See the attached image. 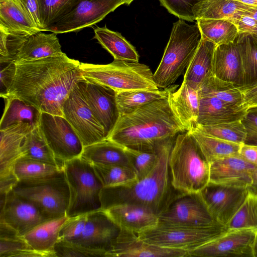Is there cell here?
Instances as JSON below:
<instances>
[{"mask_svg":"<svg viewBox=\"0 0 257 257\" xmlns=\"http://www.w3.org/2000/svg\"><path fill=\"white\" fill-rule=\"evenodd\" d=\"M16 72L7 96L17 97L42 112L63 116V105L83 77L80 62L65 53L33 61L15 62Z\"/></svg>","mask_w":257,"mask_h":257,"instance_id":"obj_1","label":"cell"},{"mask_svg":"<svg viewBox=\"0 0 257 257\" xmlns=\"http://www.w3.org/2000/svg\"><path fill=\"white\" fill-rule=\"evenodd\" d=\"M176 136L156 144L158 162L146 177L128 185L103 187L100 193L101 209L124 203L134 204L149 208L157 215L162 213L181 194L171 184L169 158Z\"/></svg>","mask_w":257,"mask_h":257,"instance_id":"obj_2","label":"cell"},{"mask_svg":"<svg viewBox=\"0 0 257 257\" xmlns=\"http://www.w3.org/2000/svg\"><path fill=\"white\" fill-rule=\"evenodd\" d=\"M185 132L168 97L120 115L107 139L124 147L154 151L158 142Z\"/></svg>","mask_w":257,"mask_h":257,"instance_id":"obj_3","label":"cell"},{"mask_svg":"<svg viewBox=\"0 0 257 257\" xmlns=\"http://www.w3.org/2000/svg\"><path fill=\"white\" fill-rule=\"evenodd\" d=\"M169 167L172 185L180 193H199L209 182V163L189 131L176 136Z\"/></svg>","mask_w":257,"mask_h":257,"instance_id":"obj_4","label":"cell"},{"mask_svg":"<svg viewBox=\"0 0 257 257\" xmlns=\"http://www.w3.org/2000/svg\"><path fill=\"white\" fill-rule=\"evenodd\" d=\"M202 39L198 25L180 20L173 25L163 57L155 72V82L159 88L174 84L187 69Z\"/></svg>","mask_w":257,"mask_h":257,"instance_id":"obj_5","label":"cell"},{"mask_svg":"<svg viewBox=\"0 0 257 257\" xmlns=\"http://www.w3.org/2000/svg\"><path fill=\"white\" fill-rule=\"evenodd\" d=\"M84 79L110 88L116 92L159 89L150 67L139 62L114 60L107 64L80 62Z\"/></svg>","mask_w":257,"mask_h":257,"instance_id":"obj_6","label":"cell"},{"mask_svg":"<svg viewBox=\"0 0 257 257\" xmlns=\"http://www.w3.org/2000/svg\"><path fill=\"white\" fill-rule=\"evenodd\" d=\"M64 172L70 190L68 217L101 209L103 186L93 165L81 157L66 161Z\"/></svg>","mask_w":257,"mask_h":257,"instance_id":"obj_7","label":"cell"},{"mask_svg":"<svg viewBox=\"0 0 257 257\" xmlns=\"http://www.w3.org/2000/svg\"><path fill=\"white\" fill-rule=\"evenodd\" d=\"M13 191L34 204L47 220L67 216L70 190L64 172L36 181H19Z\"/></svg>","mask_w":257,"mask_h":257,"instance_id":"obj_8","label":"cell"},{"mask_svg":"<svg viewBox=\"0 0 257 257\" xmlns=\"http://www.w3.org/2000/svg\"><path fill=\"white\" fill-rule=\"evenodd\" d=\"M225 231V227L218 223L204 226H188L158 222L155 226L137 234L149 243L188 251L212 240Z\"/></svg>","mask_w":257,"mask_h":257,"instance_id":"obj_9","label":"cell"},{"mask_svg":"<svg viewBox=\"0 0 257 257\" xmlns=\"http://www.w3.org/2000/svg\"><path fill=\"white\" fill-rule=\"evenodd\" d=\"M39 126L47 144L59 161L64 163L81 156L83 144L64 116L42 112Z\"/></svg>","mask_w":257,"mask_h":257,"instance_id":"obj_10","label":"cell"},{"mask_svg":"<svg viewBox=\"0 0 257 257\" xmlns=\"http://www.w3.org/2000/svg\"><path fill=\"white\" fill-rule=\"evenodd\" d=\"M62 110L63 116L74 128L84 147L106 139L104 129L95 117L79 82L67 97Z\"/></svg>","mask_w":257,"mask_h":257,"instance_id":"obj_11","label":"cell"},{"mask_svg":"<svg viewBox=\"0 0 257 257\" xmlns=\"http://www.w3.org/2000/svg\"><path fill=\"white\" fill-rule=\"evenodd\" d=\"M123 4V0H79L69 13L46 31L57 34L79 31L94 25Z\"/></svg>","mask_w":257,"mask_h":257,"instance_id":"obj_12","label":"cell"},{"mask_svg":"<svg viewBox=\"0 0 257 257\" xmlns=\"http://www.w3.org/2000/svg\"><path fill=\"white\" fill-rule=\"evenodd\" d=\"M158 217L159 223L173 225L204 226L217 223L199 193L181 194Z\"/></svg>","mask_w":257,"mask_h":257,"instance_id":"obj_13","label":"cell"},{"mask_svg":"<svg viewBox=\"0 0 257 257\" xmlns=\"http://www.w3.org/2000/svg\"><path fill=\"white\" fill-rule=\"evenodd\" d=\"M257 230H226L212 240L188 251V256L252 257V248Z\"/></svg>","mask_w":257,"mask_h":257,"instance_id":"obj_14","label":"cell"},{"mask_svg":"<svg viewBox=\"0 0 257 257\" xmlns=\"http://www.w3.org/2000/svg\"><path fill=\"white\" fill-rule=\"evenodd\" d=\"M249 188L209 183L199 194L216 222L224 227L242 203Z\"/></svg>","mask_w":257,"mask_h":257,"instance_id":"obj_15","label":"cell"},{"mask_svg":"<svg viewBox=\"0 0 257 257\" xmlns=\"http://www.w3.org/2000/svg\"><path fill=\"white\" fill-rule=\"evenodd\" d=\"M79 84L95 117L103 127L107 139L120 116L116 92L109 87L85 79L80 80Z\"/></svg>","mask_w":257,"mask_h":257,"instance_id":"obj_16","label":"cell"},{"mask_svg":"<svg viewBox=\"0 0 257 257\" xmlns=\"http://www.w3.org/2000/svg\"><path fill=\"white\" fill-rule=\"evenodd\" d=\"M32 203L23 199L13 190L1 195L0 222L8 224L21 236L47 221Z\"/></svg>","mask_w":257,"mask_h":257,"instance_id":"obj_17","label":"cell"},{"mask_svg":"<svg viewBox=\"0 0 257 257\" xmlns=\"http://www.w3.org/2000/svg\"><path fill=\"white\" fill-rule=\"evenodd\" d=\"M209 182L217 185L251 188L257 168L238 154L227 156L209 164Z\"/></svg>","mask_w":257,"mask_h":257,"instance_id":"obj_18","label":"cell"},{"mask_svg":"<svg viewBox=\"0 0 257 257\" xmlns=\"http://www.w3.org/2000/svg\"><path fill=\"white\" fill-rule=\"evenodd\" d=\"M120 228L100 209L87 213V221L79 238L74 243L106 253L110 250Z\"/></svg>","mask_w":257,"mask_h":257,"instance_id":"obj_19","label":"cell"},{"mask_svg":"<svg viewBox=\"0 0 257 257\" xmlns=\"http://www.w3.org/2000/svg\"><path fill=\"white\" fill-rule=\"evenodd\" d=\"M187 257L184 250L164 247L149 243L137 233L120 229L106 257Z\"/></svg>","mask_w":257,"mask_h":257,"instance_id":"obj_20","label":"cell"},{"mask_svg":"<svg viewBox=\"0 0 257 257\" xmlns=\"http://www.w3.org/2000/svg\"><path fill=\"white\" fill-rule=\"evenodd\" d=\"M107 215L120 228L138 234L157 225L159 217L146 207L124 203L105 210Z\"/></svg>","mask_w":257,"mask_h":257,"instance_id":"obj_21","label":"cell"},{"mask_svg":"<svg viewBox=\"0 0 257 257\" xmlns=\"http://www.w3.org/2000/svg\"><path fill=\"white\" fill-rule=\"evenodd\" d=\"M212 75L221 80L242 87V66L235 42L216 46L212 60Z\"/></svg>","mask_w":257,"mask_h":257,"instance_id":"obj_22","label":"cell"},{"mask_svg":"<svg viewBox=\"0 0 257 257\" xmlns=\"http://www.w3.org/2000/svg\"><path fill=\"white\" fill-rule=\"evenodd\" d=\"M170 107L186 131L196 128L199 109L198 90L183 81L179 88L168 95Z\"/></svg>","mask_w":257,"mask_h":257,"instance_id":"obj_23","label":"cell"},{"mask_svg":"<svg viewBox=\"0 0 257 257\" xmlns=\"http://www.w3.org/2000/svg\"><path fill=\"white\" fill-rule=\"evenodd\" d=\"M34 127L22 123L0 130V177L14 173V164L22 157L23 142Z\"/></svg>","mask_w":257,"mask_h":257,"instance_id":"obj_24","label":"cell"},{"mask_svg":"<svg viewBox=\"0 0 257 257\" xmlns=\"http://www.w3.org/2000/svg\"><path fill=\"white\" fill-rule=\"evenodd\" d=\"M197 125H212L242 119L247 110L228 104L218 98L199 94Z\"/></svg>","mask_w":257,"mask_h":257,"instance_id":"obj_25","label":"cell"},{"mask_svg":"<svg viewBox=\"0 0 257 257\" xmlns=\"http://www.w3.org/2000/svg\"><path fill=\"white\" fill-rule=\"evenodd\" d=\"M39 31L30 34L19 48L14 61H33L63 55L57 34Z\"/></svg>","mask_w":257,"mask_h":257,"instance_id":"obj_26","label":"cell"},{"mask_svg":"<svg viewBox=\"0 0 257 257\" xmlns=\"http://www.w3.org/2000/svg\"><path fill=\"white\" fill-rule=\"evenodd\" d=\"M0 29L30 34L41 31L20 0H0Z\"/></svg>","mask_w":257,"mask_h":257,"instance_id":"obj_27","label":"cell"},{"mask_svg":"<svg viewBox=\"0 0 257 257\" xmlns=\"http://www.w3.org/2000/svg\"><path fill=\"white\" fill-rule=\"evenodd\" d=\"M216 45L202 38L199 45L187 69L183 81L195 89L212 75V60Z\"/></svg>","mask_w":257,"mask_h":257,"instance_id":"obj_28","label":"cell"},{"mask_svg":"<svg viewBox=\"0 0 257 257\" xmlns=\"http://www.w3.org/2000/svg\"><path fill=\"white\" fill-rule=\"evenodd\" d=\"M80 157L93 165H120L132 168L124 147L109 139L84 147Z\"/></svg>","mask_w":257,"mask_h":257,"instance_id":"obj_29","label":"cell"},{"mask_svg":"<svg viewBox=\"0 0 257 257\" xmlns=\"http://www.w3.org/2000/svg\"><path fill=\"white\" fill-rule=\"evenodd\" d=\"M5 107L1 122L0 130L22 123L39 126L42 112L23 100L13 96L4 98Z\"/></svg>","mask_w":257,"mask_h":257,"instance_id":"obj_30","label":"cell"},{"mask_svg":"<svg viewBox=\"0 0 257 257\" xmlns=\"http://www.w3.org/2000/svg\"><path fill=\"white\" fill-rule=\"evenodd\" d=\"M67 219V216H64L45 221L35 226L23 237L34 249L55 254L54 246L58 240L61 227Z\"/></svg>","mask_w":257,"mask_h":257,"instance_id":"obj_31","label":"cell"},{"mask_svg":"<svg viewBox=\"0 0 257 257\" xmlns=\"http://www.w3.org/2000/svg\"><path fill=\"white\" fill-rule=\"evenodd\" d=\"M178 85L155 90L134 89L116 92V100L120 116L130 113L153 101L168 97Z\"/></svg>","mask_w":257,"mask_h":257,"instance_id":"obj_32","label":"cell"},{"mask_svg":"<svg viewBox=\"0 0 257 257\" xmlns=\"http://www.w3.org/2000/svg\"><path fill=\"white\" fill-rule=\"evenodd\" d=\"M94 37L102 47L113 57L114 60L139 62V55L136 48L120 33L106 28L96 27Z\"/></svg>","mask_w":257,"mask_h":257,"instance_id":"obj_33","label":"cell"},{"mask_svg":"<svg viewBox=\"0 0 257 257\" xmlns=\"http://www.w3.org/2000/svg\"><path fill=\"white\" fill-rule=\"evenodd\" d=\"M13 171L19 181H36L56 176L64 168L22 156L15 162Z\"/></svg>","mask_w":257,"mask_h":257,"instance_id":"obj_34","label":"cell"},{"mask_svg":"<svg viewBox=\"0 0 257 257\" xmlns=\"http://www.w3.org/2000/svg\"><path fill=\"white\" fill-rule=\"evenodd\" d=\"M196 21L202 38L216 46L233 43L238 35L236 26L229 20L200 18Z\"/></svg>","mask_w":257,"mask_h":257,"instance_id":"obj_35","label":"cell"},{"mask_svg":"<svg viewBox=\"0 0 257 257\" xmlns=\"http://www.w3.org/2000/svg\"><path fill=\"white\" fill-rule=\"evenodd\" d=\"M189 132L209 164L227 156L238 154L241 144L208 136L196 128Z\"/></svg>","mask_w":257,"mask_h":257,"instance_id":"obj_36","label":"cell"},{"mask_svg":"<svg viewBox=\"0 0 257 257\" xmlns=\"http://www.w3.org/2000/svg\"><path fill=\"white\" fill-rule=\"evenodd\" d=\"M198 90L199 94L213 96L228 104L247 110L241 88L213 75L202 83Z\"/></svg>","mask_w":257,"mask_h":257,"instance_id":"obj_37","label":"cell"},{"mask_svg":"<svg viewBox=\"0 0 257 257\" xmlns=\"http://www.w3.org/2000/svg\"><path fill=\"white\" fill-rule=\"evenodd\" d=\"M22 156L64 168L47 144L39 126L34 127L25 137L21 147Z\"/></svg>","mask_w":257,"mask_h":257,"instance_id":"obj_38","label":"cell"},{"mask_svg":"<svg viewBox=\"0 0 257 257\" xmlns=\"http://www.w3.org/2000/svg\"><path fill=\"white\" fill-rule=\"evenodd\" d=\"M235 42L241 60L242 87L254 85L257 84V43L245 34H239Z\"/></svg>","mask_w":257,"mask_h":257,"instance_id":"obj_39","label":"cell"},{"mask_svg":"<svg viewBox=\"0 0 257 257\" xmlns=\"http://www.w3.org/2000/svg\"><path fill=\"white\" fill-rule=\"evenodd\" d=\"M248 6L233 0H204L195 10L196 20L200 18L228 20Z\"/></svg>","mask_w":257,"mask_h":257,"instance_id":"obj_40","label":"cell"},{"mask_svg":"<svg viewBox=\"0 0 257 257\" xmlns=\"http://www.w3.org/2000/svg\"><path fill=\"white\" fill-rule=\"evenodd\" d=\"M249 188L242 203L224 226L226 230L239 229L257 230V190Z\"/></svg>","mask_w":257,"mask_h":257,"instance_id":"obj_41","label":"cell"},{"mask_svg":"<svg viewBox=\"0 0 257 257\" xmlns=\"http://www.w3.org/2000/svg\"><path fill=\"white\" fill-rule=\"evenodd\" d=\"M93 166L103 187L128 185L138 180L135 171L127 166L102 165Z\"/></svg>","mask_w":257,"mask_h":257,"instance_id":"obj_42","label":"cell"},{"mask_svg":"<svg viewBox=\"0 0 257 257\" xmlns=\"http://www.w3.org/2000/svg\"><path fill=\"white\" fill-rule=\"evenodd\" d=\"M196 129L210 136L242 144L246 138L245 128L241 119L207 125H197Z\"/></svg>","mask_w":257,"mask_h":257,"instance_id":"obj_43","label":"cell"},{"mask_svg":"<svg viewBox=\"0 0 257 257\" xmlns=\"http://www.w3.org/2000/svg\"><path fill=\"white\" fill-rule=\"evenodd\" d=\"M79 0H38L43 31L69 13Z\"/></svg>","mask_w":257,"mask_h":257,"instance_id":"obj_44","label":"cell"},{"mask_svg":"<svg viewBox=\"0 0 257 257\" xmlns=\"http://www.w3.org/2000/svg\"><path fill=\"white\" fill-rule=\"evenodd\" d=\"M124 150L138 180L148 175L158 162V155L155 149L154 151H142L124 147Z\"/></svg>","mask_w":257,"mask_h":257,"instance_id":"obj_45","label":"cell"},{"mask_svg":"<svg viewBox=\"0 0 257 257\" xmlns=\"http://www.w3.org/2000/svg\"><path fill=\"white\" fill-rule=\"evenodd\" d=\"M30 34L6 31L0 29V63L15 61V57Z\"/></svg>","mask_w":257,"mask_h":257,"instance_id":"obj_46","label":"cell"},{"mask_svg":"<svg viewBox=\"0 0 257 257\" xmlns=\"http://www.w3.org/2000/svg\"><path fill=\"white\" fill-rule=\"evenodd\" d=\"M161 5L181 20H196L195 10L204 0H159Z\"/></svg>","mask_w":257,"mask_h":257,"instance_id":"obj_47","label":"cell"},{"mask_svg":"<svg viewBox=\"0 0 257 257\" xmlns=\"http://www.w3.org/2000/svg\"><path fill=\"white\" fill-rule=\"evenodd\" d=\"M31 248L17 232L0 237V257H21L24 251Z\"/></svg>","mask_w":257,"mask_h":257,"instance_id":"obj_48","label":"cell"},{"mask_svg":"<svg viewBox=\"0 0 257 257\" xmlns=\"http://www.w3.org/2000/svg\"><path fill=\"white\" fill-rule=\"evenodd\" d=\"M54 250L56 256H105L104 252L90 249L77 243L58 239Z\"/></svg>","mask_w":257,"mask_h":257,"instance_id":"obj_49","label":"cell"},{"mask_svg":"<svg viewBox=\"0 0 257 257\" xmlns=\"http://www.w3.org/2000/svg\"><path fill=\"white\" fill-rule=\"evenodd\" d=\"M87 219V213L68 217L61 227L58 239L72 242L76 241L83 231Z\"/></svg>","mask_w":257,"mask_h":257,"instance_id":"obj_50","label":"cell"},{"mask_svg":"<svg viewBox=\"0 0 257 257\" xmlns=\"http://www.w3.org/2000/svg\"><path fill=\"white\" fill-rule=\"evenodd\" d=\"M241 121L246 132L245 143L257 146V107L248 109Z\"/></svg>","mask_w":257,"mask_h":257,"instance_id":"obj_51","label":"cell"},{"mask_svg":"<svg viewBox=\"0 0 257 257\" xmlns=\"http://www.w3.org/2000/svg\"><path fill=\"white\" fill-rule=\"evenodd\" d=\"M1 69L0 72V95L4 98L8 93L14 81L16 72V64L15 61L9 63H1Z\"/></svg>","mask_w":257,"mask_h":257,"instance_id":"obj_52","label":"cell"},{"mask_svg":"<svg viewBox=\"0 0 257 257\" xmlns=\"http://www.w3.org/2000/svg\"><path fill=\"white\" fill-rule=\"evenodd\" d=\"M228 20L236 26L238 30V35H250L257 26L256 20L248 16L239 13V11L233 17Z\"/></svg>","mask_w":257,"mask_h":257,"instance_id":"obj_53","label":"cell"},{"mask_svg":"<svg viewBox=\"0 0 257 257\" xmlns=\"http://www.w3.org/2000/svg\"><path fill=\"white\" fill-rule=\"evenodd\" d=\"M38 29L43 31L40 9L38 0H20Z\"/></svg>","mask_w":257,"mask_h":257,"instance_id":"obj_54","label":"cell"},{"mask_svg":"<svg viewBox=\"0 0 257 257\" xmlns=\"http://www.w3.org/2000/svg\"><path fill=\"white\" fill-rule=\"evenodd\" d=\"M238 155L247 162L257 166V146L242 144Z\"/></svg>","mask_w":257,"mask_h":257,"instance_id":"obj_55","label":"cell"},{"mask_svg":"<svg viewBox=\"0 0 257 257\" xmlns=\"http://www.w3.org/2000/svg\"><path fill=\"white\" fill-rule=\"evenodd\" d=\"M241 89L247 110L257 107V84L251 86L242 87Z\"/></svg>","mask_w":257,"mask_h":257,"instance_id":"obj_56","label":"cell"},{"mask_svg":"<svg viewBox=\"0 0 257 257\" xmlns=\"http://www.w3.org/2000/svg\"><path fill=\"white\" fill-rule=\"evenodd\" d=\"M239 12L257 21V7L248 6L245 10L239 11Z\"/></svg>","mask_w":257,"mask_h":257,"instance_id":"obj_57","label":"cell"},{"mask_svg":"<svg viewBox=\"0 0 257 257\" xmlns=\"http://www.w3.org/2000/svg\"><path fill=\"white\" fill-rule=\"evenodd\" d=\"M246 6L257 7V0H233Z\"/></svg>","mask_w":257,"mask_h":257,"instance_id":"obj_58","label":"cell"},{"mask_svg":"<svg viewBox=\"0 0 257 257\" xmlns=\"http://www.w3.org/2000/svg\"><path fill=\"white\" fill-rule=\"evenodd\" d=\"M252 257H257V230L253 244Z\"/></svg>","mask_w":257,"mask_h":257,"instance_id":"obj_59","label":"cell"},{"mask_svg":"<svg viewBox=\"0 0 257 257\" xmlns=\"http://www.w3.org/2000/svg\"><path fill=\"white\" fill-rule=\"evenodd\" d=\"M253 39L257 43V26L253 32L250 35Z\"/></svg>","mask_w":257,"mask_h":257,"instance_id":"obj_60","label":"cell"},{"mask_svg":"<svg viewBox=\"0 0 257 257\" xmlns=\"http://www.w3.org/2000/svg\"><path fill=\"white\" fill-rule=\"evenodd\" d=\"M254 185H257V168L254 172V175H253V184ZM252 185V186H253Z\"/></svg>","mask_w":257,"mask_h":257,"instance_id":"obj_61","label":"cell"},{"mask_svg":"<svg viewBox=\"0 0 257 257\" xmlns=\"http://www.w3.org/2000/svg\"><path fill=\"white\" fill-rule=\"evenodd\" d=\"M134 0H123L124 4L129 5Z\"/></svg>","mask_w":257,"mask_h":257,"instance_id":"obj_62","label":"cell"},{"mask_svg":"<svg viewBox=\"0 0 257 257\" xmlns=\"http://www.w3.org/2000/svg\"><path fill=\"white\" fill-rule=\"evenodd\" d=\"M251 187L253 188L255 190H257V185H254Z\"/></svg>","mask_w":257,"mask_h":257,"instance_id":"obj_63","label":"cell"}]
</instances>
